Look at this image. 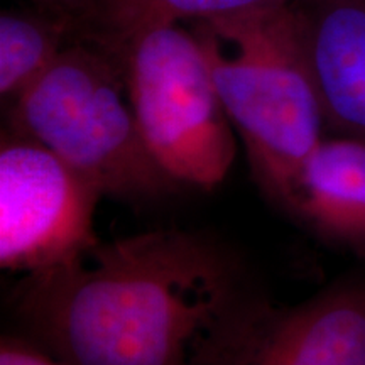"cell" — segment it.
Listing matches in <instances>:
<instances>
[{"label":"cell","instance_id":"8","mask_svg":"<svg viewBox=\"0 0 365 365\" xmlns=\"http://www.w3.org/2000/svg\"><path fill=\"white\" fill-rule=\"evenodd\" d=\"M286 210L322 239L365 259V140L323 137Z\"/></svg>","mask_w":365,"mask_h":365},{"label":"cell","instance_id":"5","mask_svg":"<svg viewBox=\"0 0 365 365\" xmlns=\"http://www.w3.org/2000/svg\"><path fill=\"white\" fill-rule=\"evenodd\" d=\"M103 193L38 140L6 130L0 144V266L33 274L97 240Z\"/></svg>","mask_w":365,"mask_h":365},{"label":"cell","instance_id":"6","mask_svg":"<svg viewBox=\"0 0 365 365\" xmlns=\"http://www.w3.org/2000/svg\"><path fill=\"white\" fill-rule=\"evenodd\" d=\"M208 365H365V284L330 287L293 308L255 301Z\"/></svg>","mask_w":365,"mask_h":365},{"label":"cell","instance_id":"11","mask_svg":"<svg viewBox=\"0 0 365 365\" xmlns=\"http://www.w3.org/2000/svg\"><path fill=\"white\" fill-rule=\"evenodd\" d=\"M0 365H61L26 339L4 336L0 344Z\"/></svg>","mask_w":365,"mask_h":365},{"label":"cell","instance_id":"9","mask_svg":"<svg viewBox=\"0 0 365 365\" xmlns=\"http://www.w3.org/2000/svg\"><path fill=\"white\" fill-rule=\"evenodd\" d=\"M294 0H88L75 21V41L115 53L127 39L163 24H191Z\"/></svg>","mask_w":365,"mask_h":365},{"label":"cell","instance_id":"10","mask_svg":"<svg viewBox=\"0 0 365 365\" xmlns=\"http://www.w3.org/2000/svg\"><path fill=\"white\" fill-rule=\"evenodd\" d=\"M71 43L70 17L29 4L0 14V97L4 107L38 81Z\"/></svg>","mask_w":365,"mask_h":365},{"label":"cell","instance_id":"4","mask_svg":"<svg viewBox=\"0 0 365 365\" xmlns=\"http://www.w3.org/2000/svg\"><path fill=\"white\" fill-rule=\"evenodd\" d=\"M112 54L158 166L181 188H217L235 161L237 132L190 27H149Z\"/></svg>","mask_w":365,"mask_h":365},{"label":"cell","instance_id":"3","mask_svg":"<svg viewBox=\"0 0 365 365\" xmlns=\"http://www.w3.org/2000/svg\"><path fill=\"white\" fill-rule=\"evenodd\" d=\"M7 108V130L38 140L103 196L145 203L180 191L145 148L120 59L75 41Z\"/></svg>","mask_w":365,"mask_h":365},{"label":"cell","instance_id":"2","mask_svg":"<svg viewBox=\"0 0 365 365\" xmlns=\"http://www.w3.org/2000/svg\"><path fill=\"white\" fill-rule=\"evenodd\" d=\"M188 26L255 181L287 208L304 163L328 130L293 4Z\"/></svg>","mask_w":365,"mask_h":365},{"label":"cell","instance_id":"1","mask_svg":"<svg viewBox=\"0 0 365 365\" xmlns=\"http://www.w3.org/2000/svg\"><path fill=\"white\" fill-rule=\"evenodd\" d=\"M255 301L220 247L158 228L26 274L12 308L61 365H208Z\"/></svg>","mask_w":365,"mask_h":365},{"label":"cell","instance_id":"7","mask_svg":"<svg viewBox=\"0 0 365 365\" xmlns=\"http://www.w3.org/2000/svg\"><path fill=\"white\" fill-rule=\"evenodd\" d=\"M327 129L365 140V0H294Z\"/></svg>","mask_w":365,"mask_h":365},{"label":"cell","instance_id":"12","mask_svg":"<svg viewBox=\"0 0 365 365\" xmlns=\"http://www.w3.org/2000/svg\"><path fill=\"white\" fill-rule=\"evenodd\" d=\"M26 2L46 9V11L63 14V16L70 17L75 22L81 16L88 0H26Z\"/></svg>","mask_w":365,"mask_h":365}]
</instances>
